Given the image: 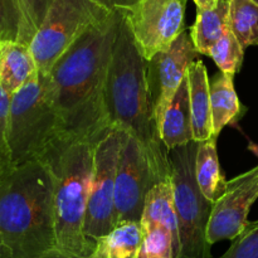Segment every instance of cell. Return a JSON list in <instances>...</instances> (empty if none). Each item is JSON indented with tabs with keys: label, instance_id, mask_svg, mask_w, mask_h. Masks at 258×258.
Instances as JSON below:
<instances>
[{
	"label": "cell",
	"instance_id": "obj_1",
	"mask_svg": "<svg viewBox=\"0 0 258 258\" xmlns=\"http://www.w3.org/2000/svg\"><path fill=\"white\" fill-rule=\"evenodd\" d=\"M122 12L88 28L43 76L57 112L60 138L97 145L108 133L105 86Z\"/></svg>",
	"mask_w": 258,
	"mask_h": 258
},
{
	"label": "cell",
	"instance_id": "obj_2",
	"mask_svg": "<svg viewBox=\"0 0 258 258\" xmlns=\"http://www.w3.org/2000/svg\"><path fill=\"white\" fill-rule=\"evenodd\" d=\"M105 111L110 130L123 131L140 141L160 173L171 175L169 151L154 117L148 62L139 52L123 12L106 78Z\"/></svg>",
	"mask_w": 258,
	"mask_h": 258
},
{
	"label": "cell",
	"instance_id": "obj_3",
	"mask_svg": "<svg viewBox=\"0 0 258 258\" xmlns=\"http://www.w3.org/2000/svg\"><path fill=\"white\" fill-rule=\"evenodd\" d=\"M0 242L12 258H38L55 248L53 178L33 160L0 179Z\"/></svg>",
	"mask_w": 258,
	"mask_h": 258
},
{
	"label": "cell",
	"instance_id": "obj_4",
	"mask_svg": "<svg viewBox=\"0 0 258 258\" xmlns=\"http://www.w3.org/2000/svg\"><path fill=\"white\" fill-rule=\"evenodd\" d=\"M95 146L88 141L60 138L39 159L47 164L53 178L55 248L85 258L92 254L85 222Z\"/></svg>",
	"mask_w": 258,
	"mask_h": 258
},
{
	"label": "cell",
	"instance_id": "obj_5",
	"mask_svg": "<svg viewBox=\"0 0 258 258\" xmlns=\"http://www.w3.org/2000/svg\"><path fill=\"white\" fill-rule=\"evenodd\" d=\"M60 139V125L39 72L10 97L9 148L13 168L39 160Z\"/></svg>",
	"mask_w": 258,
	"mask_h": 258
},
{
	"label": "cell",
	"instance_id": "obj_6",
	"mask_svg": "<svg viewBox=\"0 0 258 258\" xmlns=\"http://www.w3.org/2000/svg\"><path fill=\"white\" fill-rule=\"evenodd\" d=\"M198 143L169 151L171 181L178 218L179 246L175 258H214L208 241V226L213 203L201 193L194 173Z\"/></svg>",
	"mask_w": 258,
	"mask_h": 258
},
{
	"label": "cell",
	"instance_id": "obj_7",
	"mask_svg": "<svg viewBox=\"0 0 258 258\" xmlns=\"http://www.w3.org/2000/svg\"><path fill=\"white\" fill-rule=\"evenodd\" d=\"M110 14L93 0H54L29 44L38 72L47 76L88 28Z\"/></svg>",
	"mask_w": 258,
	"mask_h": 258
},
{
	"label": "cell",
	"instance_id": "obj_8",
	"mask_svg": "<svg viewBox=\"0 0 258 258\" xmlns=\"http://www.w3.org/2000/svg\"><path fill=\"white\" fill-rule=\"evenodd\" d=\"M125 133L112 130L95 146L85 236L91 248L115 228V185Z\"/></svg>",
	"mask_w": 258,
	"mask_h": 258
},
{
	"label": "cell",
	"instance_id": "obj_9",
	"mask_svg": "<svg viewBox=\"0 0 258 258\" xmlns=\"http://www.w3.org/2000/svg\"><path fill=\"white\" fill-rule=\"evenodd\" d=\"M164 176L140 141L125 133L115 185V227L139 222L149 191Z\"/></svg>",
	"mask_w": 258,
	"mask_h": 258
},
{
	"label": "cell",
	"instance_id": "obj_10",
	"mask_svg": "<svg viewBox=\"0 0 258 258\" xmlns=\"http://www.w3.org/2000/svg\"><path fill=\"white\" fill-rule=\"evenodd\" d=\"M188 0H140L123 12L139 52L146 62L168 49L185 30Z\"/></svg>",
	"mask_w": 258,
	"mask_h": 258
},
{
	"label": "cell",
	"instance_id": "obj_11",
	"mask_svg": "<svg viewBox=\"0 0 258 258\" xmlns=\"http://www.w3.org/2000/svg\"><path fill=\"white\" fill-rule=\"evenodd\" d=\"M198 54L190 33L185 29L168 49L158 53L148 62L149 91L159 134L164 115L185 78L189 66L197 60Z\"/></svg>",
	"mask_w": 258,
	"mask_h": 258
},
{
	"label": "cell",
	"instance_id": "obj_12",
	"mask_svg": "<svg viewBox=\"0 0 258 258\" xmlns=\"http://www.w3.org/2000/svg\"><path fill=\"white\" fill-rule=\"evenodd\" d=\"M258 199V165L227 180L226 186L212 207L208 241H234L248 226V213Z\"/></svg>",
	"mask_w": 258,
	"mask_h": 258
},
{
	"label": "cell",
	"instance_id": "obj_13",
	"mask_svg": "<svg viewBox=\"0 0 258 258\" xmlns=\"http://www.w3.org/2000/svg\"><path fill=\"white\" fill-rule=\"evenodd\" d=\"M189 100L191 111V128L194 143H203L213 138V123L211 110V82L208 72L202 60L197 59L186 71Z\"/></svg>",
	"mask_w": 258,
	"mask_h": 258
},
{
	"label": "cell",
	"instance_id": "obj_14",
	"mask_svg": "<svg viewBox=\"0 0 258 258\" xmlns=\"http://www.w3.org/2000/svg\"><path fill=\"white\" fill-rule=\"evenodd\" d=\"M140 226L143 232L153 227H163L168 229L174 239V258H175L179 246V236L171 175L156 183L149 191L144 204Z\"/></svg>",
	"mask_w": 258,
	"mask_h": 258
},
{
	"label": "cell",
	"instance_id": "obj_15",
	"mask_svg": "<svg viewBox=\"0 0 258 258\" xmlns=\"http://www.w3.org/2000/svg\"><path fill=\"white\" fill-rule=\"evenodd\" d=\"M38 72L29 45L0 42V85L12 97Z\"/></svg>",
	"mask_w": 258,
	"mask_h": 258
},
{
	"label": "cell",
	"instance_id": "obj_16",
	"mask_svg": "<svg viewBox=\"0 0 258 258\" xmlns=\"http://www.w3.org/2000/svg\"><path fill=\"white\" fill-rule=\"evenodd\" d=\"M160 136L168 151L193 143L190 100L186 76L164 115Z\"/></svg>",
	"mask_w": 258,
	"mask_h": 258
},
{
	"label": "cell",
	"instance_id": "obj_17",
	"mask_svg": "<svg viewBox=\"0 0 258 258\" xmlns=\"http://www.w3.org/2000/svg\"><path fill=\"white\" fill-rule=\"evenodd\" d=\"M232 75L219 72L211 82V110L213 136L218 138L224 127L238 120L244 112L239 102Z\"/></svg>",
	"mask_w": 258,
	"mask_h": 258
},
{
	"label": "cell",
	"instance_id": "obj_18",
	"mask_svg": "<svg viewBox=\"0 0 258 258\" xmlns=\"http://www.w3.org/2000/svg\"><path fill=\"white\" fill-rule=\"evenodd\" d=\"M229 5L231 0H218L213 9L197 8L196 23L189 33L199 54L209 55L213 45L229 29Z\"/></svg>",
	"mask_w": 258,
	"mask_h": 258
},
{
	"label": "cell",
	"instance_id": "obj_19",
	"mask_svg": "<svg viewBox=\"0 0 258 258\" xmlns=\"http://www.w3.org/2000/svg\"><path fill=\"white\" fill-rule=\"evenodd\" d=\"M143 241L140 223L123 222L96 242L90 258H139Z\"/></svg>",
	"mask_w": 258,
	"mask_h": 258
},
{
	"label": "cell",
	"instance_id": "obj_20",
	"mask_svg": "<svg viewBox=\"0 0 258 258\" xmlns=\"http://www.w3.org/2000/svg\"><path fill=\"white\" fill-rule=\"evenodd\" d=\"M217 139L218 138L213 136L199 143L194 161V173L198 188L204 198L211 203L218 199L227 183L219 165Z\"/></svg>",
	"mask_w": 258,
	"mask_h": 258
},
{
	"label": "cell",
	"instance_id": "obj_21",
	"mask_svg": "<svg viewBox=\"0 0 258 258\" xmlns=\"http://www.w3.org/2000/svg\"><path fill=\"white\" fill-rule=\"evenodd\" d=\"M229 29L243 49L258 45V4L253 0H231Z\"/></svg>",
	"mask_w": 258,
	"mask_h": 258
},
{
	"label": "cell",
	"instance_id": "obj_22",
	"mask_svg": "<svg viewBox=\"0 0 258 258\" xmlns=\"http://www.w3.org/2000/svg\"><path fill=\"white\" fill-rule=\"evenodd\" d=\"M209 57L213 58L221 72L234 76L241 71L244 49L231 29L213 45Z\"/></svg>",
	"mask_w": 258,
	"mask_h": 258
},
{
	"label": "cell",
	"instance_id": "obj_23",
	"mask_svg": "<svg viewBox=\"0 0 258 258\" xmlns=\"http://www.w3.org/2000/svg\"><path fill=\"white\" fill-rule=\"evenodd\" d=\"M20 12L19 43L29 45L54 0H15Z\"/></svg>",
	"mask_w": 258,
	"mask_h": 258
},
{
	"label": "cell",
	"instance_id": "obj_24",
	"mask_svg": "<svg viewBox=\"0 0 258 258\" xmlns=\"http://www.w3.org/2000/svg\"><path fill=\"white\" fill-rule=\"evenodd\" d=\"M144 241L139 258H174V239L163 227H153L143 232Z\"/></svg>",
	"mask_w": 258,
	"mask_h": 258
},
{
	"label": "cell",
	"instance_id": "obj_25",
	"mask_svg": "<svg viewBox=\"0 0 258 258\" xmlns=\"http://www.w3.org/2000/svg\"><path fill=\"white\" fill-rule=\"evenodd\" d=\"M10 96L0 85V179L13 170L9 148Z\"/></svg>",
	"mask_w": 258,
	"mask_h": 258
},
{
	"label": "cell",
	"instance_id": "obj_26",
	"mask_svg": "<svg viewBox=\"0 0 258 258\" xmlns=\"http://www.w3.org/2000/svg\"><path fill=\"white\" fill-rule=\"evenodd\" d=\"M219 258H258V221L249 222Z\"/></svg>",
	"mask_w": 258,
	"mask_h": 258
},
{
	"label": "cell",
	"instance_id": "obj_27",
	"mask_svg": "<svg viewBox=\"0 0 258 258\" xmlns=\"http://www.w3.org/2000/svg\"><path fill=\"white\" fill-rule=\"evenodd\" d=\"M22 18L15 0H0V42H19Z\"/></svg>",
	"mask_w": 258,
	"mask_h": 258
},
{
	"label": "cell",
	"instance_id": "obj_28",
	"mask_svg": "<svg viewBox=\"0 0 258 258\" xmlns=\"http://www.w3.org/2000/svg\"><path fill=\"white\" fill-rule=\"evenodd\" d=\"M93 2L108 12H127L140 0H93Z\"/></svg>",
	"mask_w": 258,
	"mask_h": 258
},
{
	"label": "cell",
	"instance_id": "obj_29",
	"mask_svg": "<svg viewBox=\"0 0 258 258\" xmlns=\"http://www.w3.org/2000/svg\"><path fill=\"white\" fill-rule=\"evenodd\" d=\"M38 258H85V257H80V256H75V254L66 253V252H62V251H59V249L54 248V249H52V251L47 252V253L43 254V256H40Z\"/></svg>",
	"mask_w": 258,
	"mask_h": 258
},
{
	"label": "cell",
	"instance_id": "obj_30",
	"mask_svg": "<svg viewBox=\"0 0 258 258\" xmlns=\"http://www.w3.org/2000/svg\"><path fill=\"white\" fill-rule=\"evenodd\" d=\"M218 4V0H199L197 8L199 9H213Z\"/></svg>",
	"mask_w": 258,
	"mask_h": 258
},
{
	"label": "cell",
	"instance_id": "obj_31",
	"mask_svg": "<svg viewBox=\"0 0 258 258\" xmlns=\"http://www.w3.org/2000/svg\"><path fill=\"white\" fill-rule=\"evenodd\" d=\"M0 258H12V253L9 249L0 242Z\"/></svg>",
	"mask_w": 258,
	"mask_h": 258
},
{
	"label": "cell",
	"instance_id": "obj_32",
	"mask_svg": "<svg viewBox=\"0 0 258 258\" xmlns=\"http://www.w3.org/2000/svg\"><path fill=\"white\" fill-rule=\"evenodd\" d=\"M248 149H249V151H252V153L254 154V155L258 156V145H257V144L251 143L248 145Z\"/></svg>",
	"mask_w": 258,
	"mask_h": 258
},
{
	"label": "cell",
	"instance_id": "obj_33",
	"mask_svg": "<svg viewBox=\"0 0 258 258\" xmlns=\"http://www.w3.org/2000/svg\"><path fill=\"white\" fill-rule=\"evenodd\" d=\"M193 2H194V3H196V4H197V5H198V3H199V0H193Z\"/></svg>",
	"mask_w": 258,
	"mask_h": 258
},
{
	"label": "cell",
	"instance_id": "obj_34",
	"mask_svg": "<svg viewBox=\"0 0 258 258\" xmlns=\"http://www.w3.org/2000/svg\"><path fill=\"white\" fill-rule=\"evenodd\" d=\"M253 2H256V3H257V4H258V0H253Z\"/></svg>",
	"mask_w": 258,
	"mask_h": 258
}]
</instances>
